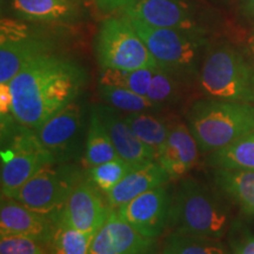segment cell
I'll use <instances>...</instances> for the list:
<instances>
[{
  "label": "cell",
  "instance_id": "obj_1",
  "mask_svg": "<svg viewBox=\"0 0 254 254\" xmlns=\"http://www.w3.org/2000/svg\"><path fill=\"white\" fill-rule=\"evenodd\" d=\"M86 82V69L60 51L38 57L8 82L14 119L37 131L80 97Z\"/></svg>",
  "mask_w": 254,
  "mask_h": 254
},
{
  "label": "cell",
  "instance_id": "obj_2",
  "mask_svg": "<svg viewBox=\"0 0 254 254\" xmlns=\"http://www.w3.org/2000/svg\"><path fill=\"white\" fill-rule=\"evenodd\" d=\"M230 209L208 185L182 178L173 190L168 227L187 236L220 239L230 226Z\"/></svg>",
  "mask_w": 254,
  "mask_h": 254
},
{
  "label": "cell",
  "instance_id": "obj_3",
  "mask_svg": "<svg viewBox=\"0 0 254 254\" xmlns=\"http://www.w3.org/2000/svg\"><path fill=\"white\" fill-rule=\"evenodd\" d=\"M185 118L201 153H212L254 132L253 104L205 98L190 105Z\"/></svg>",
  "mask_w": 254,
  "mask_h": 254
},
{
  "label": "cell",
  "instance_id": "obj_4",
  "mask_svg": "<svg viewBox=\"0 0 254 254\" xmlns=\"http://www.w3.org/2000/svg\"><path fill=\"white\" fill-rule=\"evenodd\" d=\"M127 19L145 41L159 68L185 84L198 81L200 68L209 46L208 36L155 27L136 19Z\"/></svg>",
  "mask_w": 254,
  "mask_h": 254
},
{
  "label": "cell",
  "instance_id": "obj_5",
  "mask_svg": "<svg viewBox=\"0 0 254 254\" xmlns=\"http://www.w3.org/2000/svg\"><path fill=\"white\" fill-rule=\"evenodd\" d=\"M198 85L206 98L254 104V62L228 43L209 45Z\"/></svg>",
  "mask_w": 254,
  "mask_h": 254
},
{
  "label": "cell",
  "instance_id": "obj_6",
  "mask_svg": "<svg viewBox=\"0 0 254 254\" xmlns=\"http://www.w3.org/2000/svg\"><path fill=\"white\" fill-rule=\"evenodd\" d=\"M1 196L12 198L24 184L56 159L41 144L34 129L14 117L1 119Z\"/></svg>",
  "mask_w": 254,
  "mask_h": 254
},
{
  "label": "cell",
  "instance_id": "obj_7",
  "mask_svg": "<svg viewBox=\"0 0 254 254\" xmlns=\"http://www.w3.org/2000/svg\"><path fill=\"white\" fill-rule=\"evenodd\" d=\"M49 26L1 17L0 84H8L19 71L38 57L59 51L60 36Z\"/></svg>",
  "mask_w": 254,
  "mask_h": 254
},
{
  "label": "cell",
  "instance_id": "obj_8",
  "mask_svg": "<svg viewBox=\"0 0 254 254\" xmlns=\"http://www.w3.org/2000/svg\"><path fill=\"white\" fill-rule=\"evenodd\" d=\"M94 55L100 68H159L145 41L123 14L101 23L94 38Z\"/></svg>",
  "mask_w": 254,
  "mask_h": 254
},
{
  "label": "cell",
  "instance_id": "obj_9",
  "mask_svg": "<svg viewBox=\"0 0 254 254\" xmlns=\"http://www.w3.org/2000/svg\"><path fill=\"white\" fill-rule=\"evenodd\" d=\"M86 177L77 163L47 164L12 196L26 207L55 220L73 190Z\"/></svg>",
  "mask_w": 254,
  "mask_h": 254
},
{
  "label": "cell",
  "instance_id": "obj_10",
  "mask_svg": "<svg viewBox=\"0 0 254 254\" xmlns=\"http://www.w3.org/2000/svg\"><path fill=\"white\" fill-rule=\"evenodd\" d=\"M86 104L80 97L66 105L37 129V135L58 163L82 159L88 126Z\"/></svg>",
  "mask_w": 254,
  "mask_h": 254
},
{
  "label": "cell",
  "instance_id": "obj_11",
  "mask_svg": "<svg viewBox=\"0 0 254 254\" xmlns=\"http://www.w3.org/2000/svg\"><path fill=\"white\" fill-rule=\"evenodd\" d=\"M122 14L151 26L206 36L212 21L209 12L199 0H135L123 9Z\"/></svg>",
  "mask_w": 254,
  "mask_h": 254
},
{
  "label": "cell",
  "instance_id": "obj_12",
  "mask_svg": "<svg viewBox=\"0 0 254 254\" xmlns=\"http://www.w3.org/2000/svg\"><path fill=\"white\" fill-rule=\"evenodd\" d=\"M104 195L106 194L86 176L68 196L57 224L94 236L113 209Z\"/></svg>",
  "mask_w": 254,
  "mask_h": 254
},
{
  "label": "cell",
  "instance_id": "obj_13",
  "mask_svg": "<svg viewBox=\"0 0 254 254\" xmlns=\"http://www.w3.org/2000/svg\"><path fill=\"white\" fill-rule=\"evenodd\" d=\"M172 194L166 184L142 193L117 208V212L142 236L157 239L168 227Z\"/></svg>",
  "mask_w": 254,
  "mask_h": 254
},
{
  "label": "cell",
  "instance_id": "obj_14",
  "mask_svg": "<svg viewBox=\"0 0 254 254\" xmlns=\"http://www.w3.org/2000/svg\"><path fill=\"white\" fill-rule=\"evenodd\" d=\"M157 239L147 238L120 217L117 209L111 213L94 234L90 254H155Z\"/></svg>",
  "mask_w": 254,
  "mask_h": 254
},
{
  "label": "cell",
  "instance_id": "obj_15",
  "mask_svg": "<svg viewBox=\"0 0 254 254\" xmlns=\"http://www.w3.org/2000/svg\"><path fill=\"white\" fill-rule=\"evenodd\" d=\"M1 13L28 23L65 26L78 23L82 9L78 0H6Z\"/></svg>",
  "mask_w": 254,
  "mask_h": 254
},
{
  "label": "cell",
  "instance_id": "obj_16",
  "mask_svg": "<svg viewBox=\"0 0 254 254\" xmlns=\"http://www.w3.org/2000/svg\"><path fill=\"white\" fill-rule=\"evenodd\" d=\"M57 224L46 215L32 211L13 198L1 196L0 234L30 238L49 245Z\"/></svg>",
  "mask_w": 254,
  "mask_h": 254
},
{
  "label": "cell",
  "instance_id": "obj_17",
  "mask_svg": "<svg viewBox=\"0 0 254 254\" xmlns=\"http://www.w3.org/2000/svg\"><path fill=\"white\" fill-rule=\"evenodd\" d=\"M198 142L186 122L172 120L170 134L155 154V161L161 165L172 180L182 179L198 163Z\"/></svg>",
  "mask_w": 254,
  "mask_h": 254
},
{
  "label": "cell",
  "instance_id": "obj_18",
  "mask_svg": "<svg viewBox=\"0 0 254 254\" xmlns=\"http://www.w3.org/2000/svg\"><path fill=\"white\" fill-rule=\"evenodd\" d=\"M92 107L106 127L120 158L135 166H144L155 161L154 148L146 145L134 134L122 111L107 104H93Z\"/></svg>",
  "mask_w": 254,
  "mask_h": 254
},
{
  "label": "cell",
  "instance_id": "obj_19",
  "mask_svg": "<svg viewBox=\"0 0 254 254\" xmlns=\"http://www.w3.org/2000/svg\"><path fill=\"white\" fill-rule=\"evenodd\" d=\"M171 178L157 161L136 167L126 174L106 194L107 201L113 209L119 208L142 193L166 185Z\"/></svg>",
  "mask_w": 254,
  "mask_h": 254
},
{
  "label": "cell",
  "instance_id": "obj_20",
  "mask_svg": "<svg viewBox=\"0 0 254 254\" xmlns=\"http://www.w3.org/2000/svg\"><path fill=\"white\" fill-rule=\"evenodd\" d=\"M213 180L219 190L247 214H254V171L214 168Z\"/></svg>",
  "mask_w": 254,
  "mask_h": 254
},
{
  "label": "cell",
  "instance_id": "obj_21",
  "mask_svg": "<svg viewBox=\"0 0 254 254\" xmlns=\"http://www.w3.org/2000/svg\"><path fill=\"white\" fill-rule=\"evenodd\" d=\"M116 158H119L118 152L111 140L106 127L91 105L81 165L86 170V168L97 166Z\"/></svg>",
  "mask_w": 254,
  "mask_h": 254
},
{
  "label": "cell",
  "instance_id": "obj_22",
  "mask_svg": "<svg viewBox=\"0 0 254 254\" xmlns=\"http://www.w3.org/2000/svg\"><path fill=\"white\" fill-rule=\"evenodd\" d=\"M206 163L212 168L254 171V132L209 153Z\"/></svg>",
  "mask_w": 254,
  "mask_h": 254
},
{
  "label": "cell",
  "instance_id": "obj_23",
  "mask_svg": "<svg viewBox=\"0 0 254 254\" xmlns=\"http://www.w3.org/2000/svg\"><path fill=\"white\" fill-rule=\"evenodd\" d=\"M124 118L134 134L146 145L154 148L157 154L170 134L172 120L160 116L159 112L124 113Z\"/></svg>",
  "mask_w": 254,
  "mask_h": 254
},
{
  "label": "cell",
  "instance_id": "obj_24",
  "mask_svg": "<svg viewBox=\"0 0 254 254\" xmlns=\"http://www.w3.org/2000/svg\"><path fill=\"white\" fill-rule=\"evenodd\" d=\"M98 94L105 104L122 111L123 113L161 112L165 110L164 106L153 103L145 95L112 85L98 82Z\"/></svg>",
  "mask_w": 254,
  "mask_h": 254
},
{
  "label": "cell",
  "instance_id": "obj_25",
  "mask_svg": "<svg viewBox=\"0 0 254 254\" xmlns=\"http://www.w3.org/2000/svg\"><path fill=\"white\" fill-rule=\"evenodd\" d=\"M160 254H231L219 239L172 232L165 238Z\"/></svg>",
  "mask_w": 254,
  "mask_h": 254
},
{
  "label": "cell",
  "instance_id": "obj_26",
  "mask_svg": "<svg viewBox=\"0 0 254 254\" xmlns=\"http://www.w3.org/2000/svg\"><path fill=\"white\" fill-rule=\"evenodd\" d=\"M155 69L157 68H140L133 69V71H124V69L100 68L98 82L127 88V90H131L135 93L146 97Z\"/></svg>",
  "mask_w": 254,
  "mask_h": 254
},
{
  "label": "cell",
  "instance_id": "obj_27",
  "mask_svg": "<svg viewBox=\"0 0 254 254\" xmlns=\"http://www.w3.org/2000/svg\"><path fill=\"white\" fill-rule=\"evenodd\" d=\"M185 85L187 84L174 75L161 68H157L153 73L146 97L153 103L166 107L168 105L179 103L183 99Z\"/></svg>",
  "mask_w": 254,
  "mask_h": 254
},
{
  "label": "cell",
  "instance_id": "obj_28",
  "mask_svg": "<svg viewBox=\"0 0 254 254\" xmlns=\"http://www.w3.org/2000/svg\"><path fill=\"white\" fill-rule=\"evenodd\" d=\"M93 237L63 224H57L47 251L49 254H90Z\"/></svg>",
  "mask_w": 254,
  "mask_h": 254
},
{
  "label": "cell",
  "instance_id": "obj_29",
  "mask_svg": "<svg viewBox=\"0 0 254 254\" xmlns=\"http://www.w3.org/2000/svg\"><path fill=\"white\" fill-rule=\"evenodd\" d=\"M136 167L140 166L127 163L126 160L119 157L97 165V166L86 168L85 171H86V176L98 186V189L107 194L126 174H128Z\"/></svg>",
  "mask_w": 254,
  "mask_h": 254
},
{
  "label": "cell",
  "instance_id": "obj_30",
  "mask_svg": "<svg viewBox=\"0 0 254 254\" xmlns=\"http://www.w3.org/2000/svg\"><path fill=\"white\" fill-rule=\"evenodd\" d=\"M0 254H49L47 245L30 238L1 236Z\"/></svg>",
  "mask_w": 254,
  "mask_h": 254
},
{
  "label": "cell",
  "instance_id": "obj_31",
  "mask_svg": "<svg viewBox=\"0 0 254 254\" xmlns=\"http://www.w3.org/2000/svg\"><path fill=\"white\" fill-rule=\"evenodd\" d=\"M98 9L105 14H112L114 12L120 11L131 5L135 0H94Z\"/></svg>",
  "mask_w": 254,
  "mask_h": 254
},
{
  "label": "cell",
  "instance_id": "obj_32",
  "mask_svg": "<svg viewBox=\"0 0 254 254\" xmlns=\"http://www.w3.org/2000/svg\"><path fill=\"white\" fill-rule=\"evenodd\" d=\"M232 254H254V237L246 236L233 243Z\"/></svg>",
  "mask_w": 254,
  "mask_h": 254
},
{
  "label": "cell",
  "instance_id": "obj_33",
  "mask_svg": "<svg viewBox=\"0 0 254 254\" xmlns=\"http://www.w3.org/2000/svg\"><path fill=\"white\" fill-rule=\"evenodd\" d=\"M240 11L247 20L254 24V0H240Z\"/></svg>",
  "mask_w": 254,
  "mask_h": 254
},
{
  "label": "cell",
  "instance_id": "obj_34",
  "mask_svg": "<svg viewBox=\"0 0 254 254\" xmlns=\"http://www.w3.org/2000/svg\"><path fill=\"white\" fill-rule=\"evenodd\" d=\"M247 46H249V51H250L251 56H252L254 59V33L251 34V36L249 37V39H247Z\"/></svg>",
  "mask_w": 254,
  "mask_h": 254
},
{
  "label": "cell",
  "instance_id": "obj_35",
  "mask_svg": "<svg viewBox=\"0 0 254 254\" xmlns=\"http://www.w3.org/2000/svg\"><path fill=\"white\" fill-rule=\"evenodd\" d=\"M217 1L221 2V4H225V2H230V1H232V0H217Z\"/></svg>",
  "mask_w": 254,
  "mask_h": 254
},
{
  "label": "cell",
  "instance_id": "obj_36",
  "mask_svg": "<svg viewBox=\"0 0 254 254\" xmlns=\"http://www.w3.org/2000/svg\"><path fill=\"white\" fill-rule=\"evenodd\" d=\"M5 1H6V0H1V5H2V4H4V2H5Z\"/></svg>",
  "mask_w": 254,
  "mask_h": 254
},
{
  "label": "cell",
  "instance_id": "obj_37",
  "mask_svg": "<svg viewBox=\"0 0 254 254\" xmlns=\"http://www.w3.org/2000/svg\"><path fill=\"white\" fill-rule=\"evenodd\" d=\"M78 1H79V0H78Z\"/></svg>",
  "mask_w": 254,
  "mask_h": 254
}]
</instances>
